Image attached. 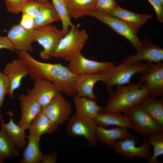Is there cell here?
I'll return each instance as SVG.
<instances>
[{
    "mask_svg": "<svg viewBox=\"0 0 163 163\" xmlns=\"http://www.w3.org/2000/svg\"><path fill=\"white\" fill-rule=\"evenodd\" d=\"M19 59L27 69L28 75L33 80L46 79L57 87L60 92L68 96H74L75 80L78 75L72 73L60 63H51L39 61L25 51H17Z\"/></svg>",
    "mask_w": 163,
    "mask_h": 163,
    "instance_id": "obj_1",
    "label": "cell"
},
{
    "mask_svg": "<svg viewBox=\"0 0 163 163\" xmlns=\"http://www.w3.org/2000/svg\"><path fill=\"white\" fill-rule=\"evenodd\" d=\"M110 98L101 112H118L123 113L132 107L139 104L149 96L141 82L130 83L126 85L117 86L116 91L110 95Z\"/></svg>",
    "mask_w": 163,
    "mask_h": 163,
    "instance_id": "obj_2",
    "label": "cell"
},
{
    "mask_svg": "<svg viewBox=\"0 0 163 163\" xmlns=\"http://www.w3.org/2000/svg\"><path fill=\"white\" fill-rule=\"evenodd\" d=\"M149 66L150 63L147 62L146 63L121 62L119 65H114L101 72V81L106 85L110 95L113 92V86L129 84L134 75L145 73Z\"/></svg>",
    "mask_w": 163,
    "mask_h": 163,
    "instance_id": "obj_3",
    "label": "cell"
},
{
    "mask_svg": "<svg viewBox=\"0 0 163 163\" xmlns=\"http://www.w3.org/2000/svg\"><path fill=\"white\" fill-rule=\"evenodd\" d=\"M88 38L84 29L80 30L73 24L59 42L53 53V57L69 61L81 52Z\"/></svg>",
    "mask_w": 163,
    "mask_h": 163,
    "instance_id": "obj_4",
    "label": "cell"
},
{
    "mask_svg": "<svg viewBox=\"0 0 163 163\" xmlns=\"http://www.w3.org/2000/svg\"><path fill=\"white\" fill-rule=\"evenodd\" d=\"M139 141L137 137L131 135L122 140L113 142L109 146L125 161H131L136 158L148 160L152 154L151 146L146 137H144L142 144L139 146H137Z\"/></svg>",
    "mask_w": 163,
    "mask_h": 163,
    "instance_id": "obj_5",
    "label": "cell"
},
{
    "mask_svg": "<svg viewBox=\"0 0 163 163\" xmlns=\"http://www.w3.org/2000/svg\"><path fill=\"white\" fill-rule=\"evenodd\" d=\"M89 15L97 19L116 33L126 38L136 51L142 46V42L138 36L139 30L126 22L110 14L101 13L95 10L91 12Z\"/></svg>",
    "mask_w": 163,
    "mask_h": 163,
    "instance_id": "obj_6",
    "label": "cell"
},
{
    "mask_svg": "<svg viewBox=\"0 0 163 163\" xmlns=\"http://www.w3.org/2000/svg\"><path fill=\"white\" fill-rule=\"evenodd\" d=\"M123 113L129 118L133 129L144 137L163 132V128L139 104L132 107Z\"/></svg>",
    "mask_w": 163,
    "mask_h": 163,
    "instance_id": "obj_7",
    "label": "cell"
},
{
    "mask_svg": "<svg viewBox=\"0 0 163 163\" xmlns=\"http://www.w3.org/2000/svg\"><path fill=\"white\" fill-rule=\"evenodd\" d=\"M65 34L62 30L51 25L33 29V42H36L43 48L40 53L44 60H50L59 42Z\"/></svg>",
    "mask_w": 163,
    "mask_h": 163,
    "instance_id": "obj_8",
    "label": "cell"
},
{
    "mask_svg": "<svg viewBox=\"0 0 163 163\" xmlns=\"http://www.w3.org/2000/svg\"><path fill=\"white\" fill-rule=\"evenodd\" d=\"M66 131L69 136H82L91 147L97 142L96 129L97 125L93 119L78 115H71L68 120Z\"/></svg>",
    "mask_w": 163,
    "mask_h": 163,
    "instance_id": "obj_9",
    "label": "cell"
},
{
    "mask_svg": "<svg viewBox=\"0 0 163 163\" xmlns=\"http://www.w3.org/2000/svg\"><path fill=\"white\" fill-rule=\"evenodd\" d=\"M69 61L68 68L78 75L100 73L115 65L112 62H101L88 59L81 52L76 54Z\"/></svg>",
    "mask_w": 163,
    "mask_h": 163,
    "instance_id": "obj_10",
    "label": "cell"
},
{
    "mask_svg": "<svg viewBox=\"0 0 163 163\" xmlns=\"http://www.w3.org/2000/svg\"><path fill=\"white\" fill-rule=\"evenodd\" d=\"M150 63L148 70L141 74L139 81L146 88L149 96L158 97L163 94V63Z\"/></svg>",
    "mask_w": 163,
    "mask_h": 163,
    "instance_id": "obj_11",
    "label": "cell"
},
{
    "mask_svg": "<svg viewBox=\"0 0 163 163\" xmlns=\"http://www.w3.org/2000/svg\"><path fill=\"white\" fill-rule=\"evenodd\" d=\"M41 111L58 126L68 121L72 111L70 103L60 93L48 104L42 108Z\"/></svg>",
    "mask_w": 163,
    "mask_h": 163,
    "instance_id": "obj_12",
    "label": "cell"
},
{
    "mask_svg": "<svg viewBox=\"0 0 163 163\" xmlns=\"http://www.w3.org/2000/svg\"><path fill=\"white\" fill-rule=\"evenodd\" d=\"M60 93L54 84L44 79L34 80L33 87L27 91V94L36 100L42 108L48 104Z\"/></svg>",
    "mask_w": 163,
    "mask_h": 163,
    "instance_id": "obj_13",
    "label": "cell"
},
{
    "mask_svg": "<svg viewBox=\"0 0 163 163\" xmlns=\"http://www.w3.org/2000/svg\"><path fill=\"white\" fill-rule=\"evenodd\" d=\"M137 53L124 58L121 62L135 63L143 60L150 62H161L163 60V49L154 44L147 38H145L141 47Z\"/></svg>",
    "mask_w": 163,
    "mask_h": 163,
    "instance_id": "obj_14",
    "label": "cell"
},
{
    "mask_svg": "<svg viewBox=\"0 0 163 163\" xmlns=\"http://www.w3.org/2000/svg\"><path fill=\"white\" fill-rule=\"evenodd\" d=\"M33 29L28 30L19 24L13 25L8 32V38L17 51L32 53L34 48L32 45L33 37Z\"/></svg>",
    "mask_w": 163,
    "mask_h": 163,
    "instance_id": "obj_15",
    "label": "cell"
},
{
    "mask_svg": "<svg viewBox=\"0 0 163 163\" xmlns=\"http://www.w3.org/2000/svg\"><path fill=\"white\" fill-rule=\"evenodd\" d=\"M2 72L7 76L9 81V89L8 95L10 99H14V92L20 87L23 78L28 75V70L18 58L6 63Z\"/></svg>",
    "mask_w": 163,
    "mask_h": 163,
    "instance_id": "obj_16",
    "label": "cell"
},
{
    "mask_svg": "<svg viewBox=\"0 0 163 163\" xmlns=\"http://www.w3.org/2000/svg\"><path fill=\"white\" fill-rule=\"evenodd\" d=\"M18 98L20 103L21 115L17 123L26 130L32 120L41 112L42 107L33 98L27 94H21Z\"/></svg>",
    "mask_w": 163,
    "mask_h": 163,
    "instance_id": "obj_17",
    "label": "cell"
},
{
    "mask_svg": "<svg viewBox=\"0 0 163 163\" xmlns=\"http://www.w3.org/2000/svg\"><path fill=\"white\" fill-rule=\"evenodd\" d=\"M101 81L100 73L78 75L75 83L76 95L95 100L97 97L94 92V87L97 82Z\"/></svg>",
    "mask_w": 163,
    "mask_h": 163,
    "instance_id": "obj_18",
    "label": "cell"
},
{
    "mask_svg": "<svg viewBox=\"0 0 163 163\" xmlns=\"http://www.w3.org/2000/svg\"><path fill=\"white\" fill-rule=\"evenodd\" d=\"M8 113L10 116L9 121L5 123L2 119L0 121L1 129L6 133L16 147L20 149H24L27 145L26 130L14 122L11 111L8 112Z\"/></svg>",
    "mask_w": 163,
    "mask_h": 163,
    "instance_id": "obj_19",
    "label": "cell"
},
{
    "mask_svg": "<svg viewBox=\"0 0 163 163\" xmlns=\"http://www.w3.org/2000/svg\"><path fill=\"white\" fill-rule=\"evenodd\" d=\"M93 120L97 125L104 127L113 126L133 129L128 117L120 112H103L101 111Z\"/></svg>",
    "mask_w": 163,
    "mask_h": 163,
    "instance_id": "obj_20",
    "label": "cell"
},
{
    "mask_svg": "<svg viewBox=\"0 0 163 163\" xmlns=\"http://www.w3.org/2000/svg\"><path fill=\"white\" fill-rule=\"evenodd\" d=\"M131 135L128 129L117 127L111 129L97 126L96 129V136L97 141L108 145L113 142L122 140Z\"/></svg>",
    "mask_w": 163,
    "mask_h": 163,
    "instance_id": "obj_21",
    "label": "cell"
},
{
    "mask_svg": "<svg viewBox=\"0 0 163 163\" xmlns=\"http://www.w3.org/2000/svg\"><path fill=\"white\" fill-rule=\"evenodd\" d=\"M76 114L93 119L102 110L103 107L98 105L95 100L76 95L74 96Z\"/></svg>",
    "mask_w": 163,
    "mask_h": 163,
    "instance_id": "obj_22",
    "label": "cell"
},
{
    "mask_svg": "<svg viewBox=\"0 0 163 163\" xmlns=\"http://www.w3.org/2000/svg\"><path fill=\"white\" fill-rule=\"evenodd\" d=\"M58 128V126L41 111L31 122L27 129L29 134L41 137L43 134L53 133Z\"/></svg>",
    "mask_w": 163,
    "mask_h": 163,
    "instance_id": "obj_23",
    "label": "cell"
},
{
    "mask_svg": "<svg viewBox=\"0 0 163 163\" xmlns=\"http://www.w3.org/2000/svg\"><path fill=\"white\" fill-rule=\"evenodd\" d=\"M41 137L30 134L27 136V144L23 152L22 158L20 163H41L44 155L39 147Z\"/></svg>",
    "mask_w": 163,
    "mask_h": 163,
    "instance_id": "obj_24",
    "label": "cell"
},
{
    "mask_svg": "<svg viewBox=\"0 0 163 163\" xmlns=\"http://www.w3.org/2000/svg\"><path fill=\"white\" fill-rule=\"evenodd\" d=\"M39 12L34 18V29L49 25L60 21V17L51 3L40 2Z\"/></svg>",
    "mask_w": 163,
    "mask_h": 163,
    "instance_id": "obj_25",
    "label": "cell"
},
{
    "mask_svg": "<svg viewBox=\"0 0 163 163\" xmlns=\"http://www.w3.org/2000/svg\"><path fill=\"white\" fill-rule=\"evenodd\" d=\"M110 14L123 21L138 30L147 21L152 18L151 15L129 11L118 5Z\"/></svg>",
    "mask_w": 163,
    "mask_h": 163,
    "instance_id": "obj_26",
    "label": "cell"
},
{
    "mask_svg": "<svg viewBox=\"0 0 163 163\" xmlns=\"http://www.w3.org/2000/svg\"><path fill=\"white\" fill-rule=\"evenodd\" d=\"M96 0H66L68 11L70 18L78 19L95 10Z\"/></svg>",
    "mask_w": 163,
    "mask_h": 163,
    "instance_id": "obj_27",
    "label": "cell"
},
{
    "mask_svg": "<svg viewBox=\"0 0 163 163\" xmlns=\"http://www.w3.org/2000/svg\"><path fill=\"white\" fill-rule=\"evenodd\" d=\"M163 128V101L149 96L139 104Z\"/></svg>",
    "mask_w": 163,
    "mask_h": 163,
    "instance_id": "obj_28",
    "label": "cell"
},
{
    "mask_svg": "<svg viewBox=\"0 0 163 163\" xmlns=\"http://www.w3.org/2000/svg\"><path fill=\"white\" fill-rule=\"evenodd\" d=\"M146 138L153 149V152L147 163H159L158 158L163 154V132L151 134Z\"/></svg>",
    "mask_w": 163,
    "mask_h": 163,
    "instance_id": "obj_29",
    "label": "cell"
},
{
    "mask_svg": "<svg viewBox=\"0 0 163 163\" xmlns=\"http://www.w3.org/2000/svg\"><path fill=\"white\" fill-rule=\"evenodd\" d=\"M52 4L59 15L62 24V30L65 35L73 24L71 21L66 7V0H51Z\"/></svg>",
    "mask_w": 163,
    "mask_h": 163,
    "instance_id": "obj_30",
    "label": "cell"
},
{
    "mask_svg": "<svg viewBox=\"0 0 163 163\" xmlns=\"http://www.w3.org/2000/svg\"><path fill=\"white\" fill-rule=\"evenodd\" d=\"M20 154L16 147L6 133L0 130V156L5 159L16 157Z\"/></svg>",
    "mask_w": 163,
    "mask_h": 163,
    "instance_id": "obj_31",
    "label": "cell"
},
{
    "mask_svg": "<svg viewBox=\"0 0 163 163\" xmlns=\"http://www.w3.org/2000/svg\"><path fill=\"white\" fill-rule=\"evenodd\" d=\"M117 5L115 0H96L95 10L101 13L110 14Z\"/></svg>",
    "mask_w": 163,
    "mask_h": 163,
    "instance_id": "obj_32",
    "label": "cell"
},
{
    "mask_svg": "<svg viewBox=\"0 0 163 163\" xmlns=\"http://www.w3.org/2000/svg\"><path fill=\"white\" fill-rule=\"evenodd\" d=\"M9 89V83L7 76L0 70V121L2 119L1 109L5 96L8 94Z\"/></svg>",
    "mask_w": 163,
    "mask_h": 163,
    "instance_id": "obj_33",
    "label": "cell"
},
{
    "mask_svg": "<svg viewBox=\"0 0 163 163\" xmlns=\"http://www.w3.org/2000/svg\"><path fill=\"white\" fill-rule=\"evenodd\" d=\"M29 0H4L8 11L18 14L21 12L22 8Z\"/></svg>",
    "mask_w": 163,
    "mask_h": 163,
    "instance_id": "obj_34",
    "label": "cell"
},
{
    "mask_svg": "<svg viewBox=\"0 0 163 163\" xmlns=\"http://www.w3.org/2000/svg\"><path fill=\"white\" fill-rule=\"evenodd\" d=\"M40 2L35 0H29L23 7L21 13L34 18L39 12Z\"/></svg>",
    "mask_w": 163,
    "mask_h": 163,
    "instance_id": "obj_35",
    "label": "cell"
},
{
    "mask_svg": "<svg viewBox=\"0 0 163 163\" xmlns=\"http://www.w3.org/2000/svg\"><path fill=\"white\" fill-rule=\"evenodd\" d=\"M153 7L157 19L161 22H163V5L158 0H147Z\"/></svg>",
    "mask_w": 163,
    "mask_h": 163,
    "instance_id": "obj_36",
    "label": "cell"
},
{
    "mask_svg": "<svg viewBox=\"0 0 163 163\" xmlns=\"http://www.w3.org/2000/svg\"><path fill=\"white\" fill-rule=\"evenodd\" d=\"M34 18L27 14H22L19 24L24 28L31 30L34 29Z\"/></svg>",
    "mask_w": 163,
    "mask_h": 163,
    "instance_id": "obj_37",
    "label": "cell"
},
{
    "mask_svg": "<svg viewBox=\"0 0 163 163\" xmlns=\"http://www.w3.org/2000/svg\"><path fill=\"white\" fill-rule=\"evenodd\" d=\"M2 49L12 51L15 50L13 45L7 37L0 36V50Z\"/></svg>",
    "mask_w": 163,
    "mask_h": 163,
    "instance_id": "obj_38",
    "label": "cell"
},
{
    "mask_svg": "<svg viewBox=\"0 0 163 163\" xmlns=\"http://www.w3.org/2000/svg\"><path fill=\"white\" fill-rule=\"evenodd\" d=\"M58 158L56 153L54 151L52 153L44 155L41 162V163H55Z\"/></svg>",
    "mask_w": 163,
    "mask_h": 163,
    "instance_id": "obj_39",
    "label": "cell"
},
{
    "mask_svg": "<svg viewBox=\"0 0 163 163\" xmlns=\"http://www.w3.org/2000/svg\"><path fill=\"white\" fill-rule=\"evenodd\" d=\"M5 158L0 156V163H3L4 161Z\"/></svg>",
    "mask_w": 163,
    "mask_h": 163,
    "instance_id": "obj_40",
    "label": "cell"
},
{
    "mask_svg": "<svg viewBox=\"0 0 163 163\" xmlns=\"http://www.w3.org/2000/svg\"><path fill=\"white\" fill-rule=\"evenodd\" d=\"M40 2H49L48 0H35Z\"/></svg>",
    "mask_w": 163,
    "mask_h": 163,
    "instance_id": "obj_41",
    "label": "cell"
},
{
    "mask_svg": "<svg viewBox=\"0 0 163 163\" xmlns=\"http://www.w3.org/2000/svg\"><path fill=\"white\" fill-rule=\"evenodd\" d=\"M160 2L162 5H163V0H158Z\"/></svg>",
    "mask_w": 163,
    "mask_h": 163,
    "instance_id": "obj_42",
    "label": "cell"
},
{
    "mask_svg": "<svg viewBox=\"0 0 163 163\" xmlns=\"http://www.w3.org/2000/svg\"></svg>",
    "mask_w": 163,
    "mask_h": 163,
    "instance_id": "obj_43",
    "label": "cell"
}]
</instances>
